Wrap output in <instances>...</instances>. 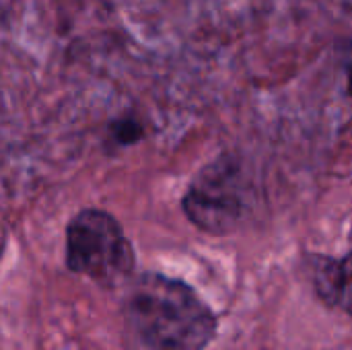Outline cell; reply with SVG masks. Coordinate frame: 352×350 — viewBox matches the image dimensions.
I'll return each mask as SVG.
<instances>
[{
  "mask_svg": "<svg viewBox=\"0 0 352 350\" xmlns=\"http://www.w3.org/2000/svg\"><path fill=\"white\" fill-rule=\"evenodd\" d=\"M126 322L142 350H204L217 320L182 281L142 274L126 297Z\"/></svg>",
  "mask_w": 352,
  "mask_h": 350,
  "instance_id": "obj_1",
  "label": "cell"
},
{
  "mask_svg": "<svg viewBox=\"0 0 352 350\" xmlns=\"http://www.w3.org/2000/svg\"><path fill=\"white\" fill-rule=\"evenodd\" d=\"M134 248L120 221L101 208L78 210L66 227V266L103 287H118L134 272Z\"/></svg>",
  "mask_w": 352,
  "mask_h": 350,
  "instance_id": "obj_2",
  "label": "cell"
},
{
  "mask_svg": "<svg viewBox=\"0 0 352 350\" xmlns=\"http://www.w3.org/2000/svg\"><path fill=\"white\" fill-rule=\"evenodd\" d=\"M248 179L239 161L233 155H221L192 179L182 198V208L200 231L229 235L248 215Z\"/></svg>",
  "mask_w": 352,
  "mask_h": 350,
  "instance_id": "obj_3",
  "label": "cell"
},
{
  "mask_svg": "<svg viewBox=\"0 0 352 350\" xmlns=\"http://www.w3.org/2000/svg\"><path fill=\"white\" fill-rule=\"evenodd\" d=\"M314 278L328 305L352 314V252L344 258H320Z\"/></svg>",
  "mask_w": 352,
  "mask_h": 350,
  "instance_id": "obj_4",
  "label": "cell"
},
{
  "mask_svg": "<svg viewBox=\"0 0 352 350\" xmlns=\"http://www.w3.org/2000/svg\"><path fill=\"white\" fill-rule=\"evenodd\" d=\"M107 134L111 138V142L120 149H128V146H136L140 140H144V126L132 118V116H122L109 122L107 126Z\"/></svg>",
  "mask_w": 352,
  "mask_h": 350,
  "instance_id": "obj_5",
  "label": "cell"
},
{
  "mask_svg": "<svg viewBox=\"0 0 352 350\" xmlns=\"http://www.w3.org/2000/svg\"><path fill=\"white\" fill-rule=\"evenodd\" d=\"M346 78H349V95L352 97V64L346 68Z\"/></svg>",
  "mask_w": 352,
  "mask_h": 350,
  "instance_id": "obj_6",
  "label": "cell"
}]
</instances>
